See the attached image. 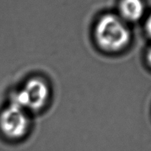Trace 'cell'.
<instances>
[{"instance_id":"cell-1","label":"cell","mask_w":151,"mask_h":151,"mask_svg":"<svg viewBox=\"0 0 151 151\" xmlns=\"http://www.w3.org/2000/svg\"><path fill=\"white\" fill-rule=\"evenodd\" d=\"M97 44L108 52H118L125 48L131 40V32L120 16L106 14L97 22L94 30Z\"/></svg>"},{"instance_id":"cell-2","label":"cell","mask_w":151,"mask_h":151,"mask_svg":"<svg viewBox=\"0 0 151 151\" xmlns=\"http://www.w3.org/2000/svg\"><path fill=\"white\" fill-rule=\"evenodd\" d=\"M50 89L47 83L39 78L28 80L23 87L13 93L11 103L24 110H38L47 103Z\"/></svg>"},{"instance_id":"cell-3","label":"cell","mask_w":151,"mask_h":151,"mask_svg":"<svg viewBox=\"0 0 151 151\" xmlns=\"http://www.w3.org/2000/svg\"><path fill=\"white\" fill-rule=\"evenodd\" d=\"M29 118L27 111L19 106L10 104L0 114V129L7 137L19 139L27 131Z\"/></svg>"},{"instance_id":"cell-4","label":"cell","mask_w":151,"mask_h":151,"mask_svg":"<svg viewBox=\"0 0 151 151\" xmlns=\"http://www.w3.org/2000/svg\"><path fill=\"white\" fill-rule=\"evenodd\" d=\"M119 10L123 20L135 22L144 14L145 5L142 0H121Z\"/></svg>"},{"instance_id":"cell-5","label":"cell","mask_w":151,"mask_h":151,"mask_svg":"<svg viewBox=\"0 0 151 151\" xmlns=\"http://www.w3.org/2000/svg\"><path fill=\"white\" fill-rule=\"evenodd\" d=\"M146 30H147L149 35L151 36V15L150 16V17L147 19V22H146Z\"/></svg>"},{"instance_id":"cell-6","label":"cell","mask_w":151,"mask_h":151,"mask_svg":"<svg viewBox=\"0 0 151 151\" xmlns=\"http://www.w3.org/2000/svg\"><path fill=\"white\" fill-rule=\"evenodd\" d=\"M147 61H148L149 64H150L151 66V48L149 50L148 53H147Z\"/></svg>"}]
</instances>
